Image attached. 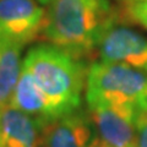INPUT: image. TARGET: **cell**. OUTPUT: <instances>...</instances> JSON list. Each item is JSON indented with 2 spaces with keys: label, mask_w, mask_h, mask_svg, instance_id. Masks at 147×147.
Masks as SVG:
<instances>
[{
  "label": "cell",
  "mask_w": 147,
  "mask_h": 147,
  "mask_svg": "<svg viewBox=\"0 0 147 147\" xmlns=\"http://www.w3.org/2000/svg\"><path fill=\"white\" fill-rule=\"evenodd\" d=\"M92 125L90 147H127L136 145L139 117L130 109L109 104H87Z\"/></svg>",
  "instance_id": "obj_4"
},
{
  "label": "cell",
  "mask_w": 147,
  "mask_h": 147,
  "mask_svg": "<svg viewBox=\"0 0 147 147\" xmlns=\"http://www.w3.org/2000/svg\"><path fill=\"white\" fill-rule=\"evenodd\" d=\"M44 124L11 107L0 109V147H39Z\"/></svg>",
  "instance_id": "obj_8"
},
{
  "label": "cell",
  "mask_w": 147,
  "mask_h": 147,
  "mask_svg": "<svg viewBox=\"0 0 147 147\" xmlns=\"http://www.w3.org/2000/svg\"><path fill=\"white\" fill-rule=\"evenodd\" d=\"M10 105L37 118L43 124L57 119L47 96L37 85L31 74L25 69H21L20 79L13 90Z\"/></svg>",
  "instance_id": "obj_9"
},
{
  "label": "cell",
  "mask_w": 147,
  "mask_h": 147,
  "mask_svg": "<svg viewBox=\"0 0 147 147\" xmlns=\"http://www.w3.org/2000/svg\"><path fill=\"white\" fill-rule=\"evenodd\" d=\"M127 147H137L136 145H131V146H127Z\"/></svg>",
  "instance_id": "obj_15"
},
{
  "label": "cell",
  "mask_w": 147,
  "mask_h": 147,
  "mask_svg": "<svg viewBox=\"0 0 147 147\" xmlns=\"http://www.w3.org/2000/svg\"><path fill=\"white\" fill-rule=\"evenodd\" d=\"M21 47H0V109L10 104L22 69Z\"/></svg>",
  "instance_id": "obj_10"
},
{
  "label": "cell",
  "mask_w": 147,
  "mask_h": 147,
  "mask_svg": "<svg viewBox=\"0 0 147 147\" xmlns=\"http://www.w3.org/2000/svg\"><path fill=\"white\" fill-rule=\"evenodd\" d=\"M115 21L109 0H53L45 10L40 38L86 59Z\"/></svg>",
  "instance_id": "obj_1"
},
{
  "label": "cell",
  "mask_w": 147,
  "mask_h": 147,
  "mask_svg": "<svg viewBox=\"0 0 147 147\" xmlns=\"http://www.w3.org/2000/svg\"><path fill=\"white\" fill-rule=\"evenodd\" d=\"M86 102L130 109L140 123L147 115V74L120 63H93L87 74Z\"/></svg>",
  "instance_id": "obj_3"
},
{
  "label": "cell",
  "mask_w": 147,
  "mask_h": 147,
  "mask_svg": "<svg viewBox=\"0 0 147 147\" xmlns=\"http://www.w3.org/2000/svg\"><path fill=\"white\" fill-rule=\"evenodd\" d=\"M97 49L100 60L120 63L147 74V38L139 32L113 25L102 36Z\"/></svg>",
  "instance_id": "obj_6"
},
{
  "label": "cell",
  "mask_w": 147,
  "mask_h": 147,
  "mask_svg": "<svg viewBox=\"0 0 147 147\" xmlns=\"http://www.w3.org/2000/svg\"><path fill=\"white\" fill-rule=\"evenodd\" d=\"M136 146L137 147H147V115L142 118L137 127L136 136Z\"/></svg>",
  "instance_id": "obj_12"
},
{
  "label": "cell",
  "mask_w": 147,
  "mask_h": 147,
  "mask_svg": "<svg viewBox=\"0 0 147 147\" xmlns=\"http://www.w3.org/2000/svg\"><path fill=\"white\" fill-rule=\"evenodd\" d=\"M50 1H53V0H38V3L43 4V5H48V4H49Z\"/></svg>",
  "instance_id": "obj_14"
},
{
  "label": "cell",
  "mask_w": 147,
  "mask_h": 147,
  "mask_svg": "<svg viewBox=\"0 0 147 147\" xmlns=\"http://www.w3.org/2000/svg\"><path fill=\"white\" fill-rule=\"evenodd\" d=\"M127 15L134 22L147 30V0L135 4H130L126 7Z\"/></svg>",
  "instance_id": "obj_11"
},
{
  "label": "cell",
  "mask_w": 147,
  "mask_h": 147,
  "mask_svg": "<svg viewBox=\"0 0 147 147\" xmlns=\"http://www.w3.org/2000/svg\"><path fill=\"white\" fill-rule=\"evenodd\" d=\"M92 125L88 112L77 109L45 123L39 147H90Z\"/></svg>",
  "instance_id": "obj_7"
},
{
  "label": "cell",
  "mask_w": 147,
  "mask_h": 147,
  "mask_svg": "<svg viewBox=\"0 0 147 147\" xmlns=\"http://www.w3.org/2000/svg\"><path fill=\"white\" fill-rule=\"evenodd\" d=\"M49 99L57 118L81 108L88 66L86 59L77 58L53 44L31 48L22 61Z\"/></svg>",
  "instance_id": "obj_2"
},
{
  "label": "cell",
  "mask_w": 147,
  "mask_h": 147,
  "mask_svg": "<svg viewBox=\"0 0 147 147\" xmlns=\"http://www.w3.org/2000/svg\"><path fill=\"white\" fill-rule=\"evenodd\" d=\"M44 17L37 0H0V47L24 48L40 37Z\"/></svg>",
  "instance_id": "obj_5"
},
{
  "label": "cell",
  "mask_w": 147,
  "mask_h": 147,
  "mask_svg": "<svg viewBox=\"0 0 147 147\" xmlns=\"http://www.w3.org/2000/svg\"><path fill=\"white\" fill-rule=\"evenodd\" d=\"M123 3H126L127 5H130V4H135V3H140V1H145V0H120Z\"/></svg>",
  "instance_id": "obj_13"
}]
</instances>
